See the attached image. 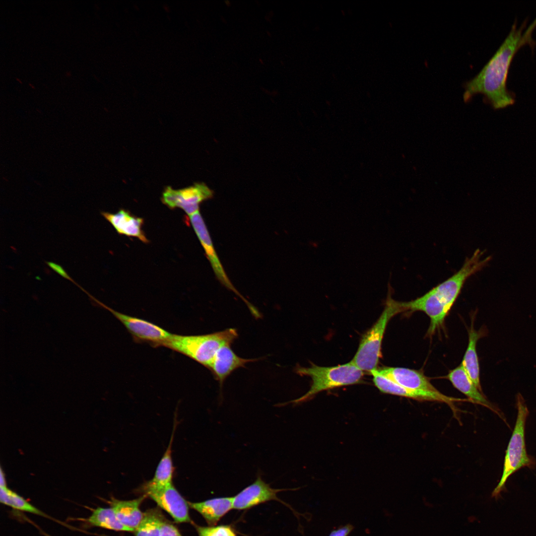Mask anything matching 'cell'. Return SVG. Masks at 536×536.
Instances as JSON below:
<instances>
[{
    "instance_id": "obj_21",
    "label": "cell",
    "mask_w": 536,
    "mask_h": 536,
    "mask_svg": "<svg viewBox=\"0 0 536 536\" xmlns=\"http://www.w3.org/2000/svg\"><path fill=\"white\" fill-rule=\"evenodd\" d=\"M84 520L92 526L116 531L134 532L119 521L111 507H98L93 510L88 518Z\"/></svg>"
},
{
    "instance_id": "obj_30",
    "label": "cell",
    "mask_w": 536,
    "mask_h": 536,
    "mask_svg": "<svg viewBox=\"0 0 536 536\" xmlns=\"http://www.w3.org/2000/svg\"><path fill=\"white\" fill-rule=\"evenodd\" d=\"M16 80H18V81L19 82H20V83H21V82H21V81L20 80V79H18V78H16Z\"/></svg>"
},
{
    "instance_id": "obj_13",
    "label": "cell",
    "mask_w": 536,
    "mask_h": 536,
    "mask_svg": "<svg viewBox=\"0 0 536 536\" xmlns=\"http://www.w3.org/2000/svg\"><path fill=\"white\" fill-rule=\"evenodd\" d=\"M258 360L241 358L232 350L231 344H226L219 349L208 368L219 382L221 390L224 380L233 371Z\"/></svg>"
},
{
    "instance_id": "obj_12",
    "label": "cell",
    "mask_w": 536,
    "mask_h": 536,
    "mask_svg": "<svg viewBox=\"0 0 536 536\" xmlns=\"http://www.w3.org/2000/svg\"><path fill=\"white\" fill-rule=\"evenodd\" d=\"M287 490L271 487L259 475L253 483L233 497V508L245 510L271 500L283 502L277 497V494Z\"/></svg>"
},
{
    "instance_id": "obj_22",
    "label": "cell",
    "mask_w": 536,
    "mask_h": 536,
    "mask_svg": "<svg viewBox=\"0 0 536 536\" xmlns=\"http://www.w3.org/2000/svg\"><path fill=\"white\" fill-rule=\"evenodd\" d=\"M0 500L1 503L13 509L53 519L6 486H0Z\"/></svg>"
},
{
    "instance_id": "obj_20",
    "label": "cell",
    "mask_w": 536,
    "mask_h": 536,
    "mask_svg": "<svg viewBox=\"0 0 536 536\" xmlns=\"http://www.w3.org/2000/svg\"><path fill=\"white\" fill-rule=\"evenodd\" d=\"M175 429V428H173L169 445L156 468L153 477L147 482L144 486L159 487L172 483L174 468L173 465L171 450Z\"/></svg>"
},
{
    "instance_id": "obj_18",
    "label": "cell",
    "mask_w": 536,
    "mask_h": 536,
    "mask_svg": "<svg viewBox=\"0 0 536 536\" xmlns=\"http://www.w3.org/2000/svg\"><path fill=\"white\" fill-rule=\"evenodd\" d=\"M145 496V494L130 500H120L112 498L109 503L119 521L124 526L134 531L143 517L144 513L140 510L139 506Z\"/></svg>"
},
{
    "instance_id": "obj_25",
    "label": "cell",
    "mask_w": 536,
    "mask_h": 536,
    "mask_svg": "<svg viewBox=\"0 0 536 536\" xmlns=\"http://www.w3.org/2000/svg\"><path fill=\"white\" fill-rule=\"evenodd\" d=\"M160 536H182L175 526L162 517L160 525Z\"/></svg>"
},
{
    "instance_id": "obj_17",
    "label": "cell",
    "mask_w": 536,
    "mask_h": 536,
    "mask_svg": "<svg viewBox=\"0 0 536 536\" xmlns=\"http://www.w3.org/2000/svg\"><path fill=\"white\" fill-rule=\"evenodd\" d=\"M448 378L454 387L469 397L471 401L484 405L500 415L481 391L475 386L462 364L451 370Z\"/></svg>"
},
{
    "instance_id": "obj_16",
    "label": "cell",
    "mask_w": 536,
    "mask_h": 536,
    "mask_svg": "<svg viewBox=\"0 0 536 536\" xmlns=\"http://www.w3.org/2000/svg\"><path fill=\"white\" fill-rule=\"evenodd\" d=\"M189 506L199 513L209 526H215L233 508V497H217L202 502H188Z\"/></svg>"
},
{
    "instance_id": "obj_7",
    "label": "cell",
    "mask_w": 536,
    "mask_h": 536,
    "mask_svg": "<svg viewBox=\"0 0 536 536\" xmlns=\"http://www.w3.org/2000/svg\"><path fill=\"white\" fill-rule=\"evenodd\" d=\"M87 294L99 305L110 311L124 325L136 340L148 342L155 346H162L172 335L152 323L115 311L88 293Z\"/></svg>"
},
{
    "instance_id": "obj_9",
    "label": "cell",
    "mask_w": 536,
    "mask_h": 536,
    "mask_svg": "<svg viewBox=\"0 0 536 536\" xmlns=\"http://www.w3.org/2000/svg\"><path fill=\"white\" fill-rule=\"evenodd\" d=\"M145 495L166 511L178 523L191 522L188 502L182 497L172 483L159 487L144 486Z\"/></svg>"
},
{
    "instance_id": "obj_19",
    "label": "cell",
    "mask_w": 536,
    "mask_h": 536,
    "mask_svg": "<svg viewBox=\"0 0 536 536\" xmlns=\"http://www.w3.org/2000/svg\"><path fill=\"white\" fill-rule=\"evenodd\" d=\"M483 334L474 330L472 325L469 331V343L461 364L472 381L481 391L479 379V367L476 346L477 340Z\"/></svg>"
},
{
    "instance_id": "obj_10",
    "label": "cell",
    "mask_w": 536,
    "mask_h": 536,
    "mask_svg": "<svg viewBox=\"0 0 536 536\" xmlns=\"http://www.w3.org/2000/svg\"><path fill=\"white\" fill-rule=\"evenodd\" d=\"M375 386L383 393L401 396L417 401L444 402L453 405L454 402L466 401L446 396L438 391L413 390L405 388L378 373L376 370L370 372Z\"/></svg>"
},
{
    "instance_id": "obj_3",
    "label": "cell",
    "mask_w": 536,
    "mask_h": 536,
    "mask_svg": "<svg viewBox=\"0 0 536 536\" xmlns=\"http://www.w3.org/2000/svg\"><path fill=\"white\" fill-rule=\"evenodd\" d=\"M237 337V331L232 328L201 335L172 334L162 346L185 355L208 368L219 349L224 345L231 344Z\"/></svg>"
},
{
    "instance_id": "obj_2",
    "label": "cell",
    "mask_w": 536,
    "mask_h": 536,
    "mask_svg": "<svg viewBox=\"0 0 536 536\" xmlns=\"http://www.w3.org/2000/svg\"><path fill=\"white\" fill-rule=\"evenodd\" d=\"M482 255L480 250H476L452 276L421 297L404 302L406 310L422 311L430 318L428 335H433L442 326L465 282L485 265L487 260H481Z\"/></svg>"
},
{
    "instance_id": "obj_1",
    "label": "cell",
    "mask_w": 536,
    "mask_h": 536,
    "mask_svg": "<svg viewBox=\"0 0 536 536\" xmlns=\"http://www.w3.org/2000/svg\"><path fill=\"white\" fill-rule=\"evenodd\" d=\"M525 23L517 28L514 24L499 48L481 71L465 85L464 99L468 100L481 93L495 108L505 107L514 99L506 87L509 68L518 48L524 43L523 30Z\"/></svg>"
},
{
    "instance_id": "obj_24",
    "label": "cell",
    "mask_w": 536,
    "mask_h": 536,
    "mask_svg": "<svg viewBox=\"0 0 536 536\" xmlns=\"http://www.w3.org/2000/svg\"><path fill=\"white\" fill-rule=\"evenodd\" d=\"M196 528L199 536H237L234 529L229 525L196 526Z\"/></svg>"
},
{
    "instance_id": "obj_6",
    "label": "cell",
    "mask_w": 536,
    "mask_h": 536,
    "mask_svg": "<svg viewBox=\"0 0 536 536\" xmlns=\"http://www.w3.org/2000/svg\"><path fill=\"white\" fill-rule=\"evenodd\" d=\"M403 302L388 297L381 315L362 336L357 350L351 361L363 371L370 372L377 369L381 356V346L384 334L390 320L397 314L405 311Z\"/></svg>"
},
{
    "instance_id": "obj_28",
    "label": "cell",
    "mask_w": 536,
    "mask_h": 536,
    "mask_svg": "<svg viewBox=\"0 0 536 536\" xmlns=\"http://www.w3.org/2000/svg\"><path fill=\"white\" fill-rule=\"evenodd\" d=\"M0 486H6L4 473L0 469Z\"/></svg>"
},
{
    "instance_id": "obj_4",
    "label": "cell",
    "mask_w": 536,
    "mask_h": 536,
    "mask_svg": "<svg viewBox=\"0 0 536 536\" xmlns=\"http://www.w3.org/2000/svg\"><path fill=\"white\" fill-rule=\"evenodd\" d=\"M517 419L506 451L501 478L492 492V497L495 499L505 489L506 481L512 474L523 467L533 469L536 466V460L526 450L525 426L529 411L520 394L517 396Z\"/></svg>"
},
{
    "instance_id": "obj_23",
    "label": "cell",
    "mask_w": 536,
    "mask_h": 536,
    "mask_svg": "<svg viewBox=\"0 0 536 536\" xmlns=\"http://www.w3.org/2000/svg\"><path fill=\"white\" fill-rule=\"evenodd\" d=\"M162 516L155 510L144 513L143 517L135 529V536H160V525Z\"/></svg>"
},
{
    "instance_id": "obj_27",
    "label": "cell",
    "mask_w": 536,
    "mask_h": 536,
    "mask_svg": "<svg viewBox=\"0 0 536 536\" xmlns=\"http://www.w3.org/2000/svg\"><path fill=\"white\" fill-rule=\"evenodd\" d=\"M536 26V18L534 21V22L532 23V24L529 27L528 29L525 31V33L524 34V39L525 41H526V42H529V41L530 40V38L531 37V34L532 31H533V30L534 29V28Z\"/></svg>"
},
{
    "instance_id": "obj_15",
    "label": "cell",
    "mask_w": 536,
    "mask_h": 536,
    "mask_svg": "<svg viewBox=\"0 0 536 536\" xmlns=\"http://www.w3.org/2000/svg\"><path fill=\"white\" fill-rule=\"evenodd\" d=\"M376 370L380 374L405 388L413 390L438 391L420 371L395 367H385Z\"/></svg>"
},
{
    "instance_id": "obj_14",
    "label": "cell",
    "mask_w": 536,
    "mask_h": 536,
    "mask_svg": "<svg viewBox=\"0 0 536 536\" xmlns=\"http://www.w3.org/2000/svg\"><path fill=\"white\" fill-rule=\"evenodd\" d=\"M101 214L119 234L135 237L143 243H148L149 240L142 229L144 223L142 218L137 217L124 209L114 213L102 211Z\"/></svg>"
},
{
    "instance_id": "obj_29",
    "label": "cell",
    "mask_w": 536,
    "mask_h": 536,
    "mask_svg": "<svg viewBox=\"0 0 536 536\" xmlns=\"http://www.w3.org/2000/svg\"><path fill=\"white\" fill-rule=\"evenodd\" d=\"M67 75H68V76H69V75H70V72H69V71H67Z\"/></svg>"
},
{
    "instance_id": "obj_5",
    "label": "cell",
    "mask_w": 536,
    "mask_h": 536,
    "mask_svg": "<svg viewBox=\"0 0 536 536\" xmlns=\"http://www.w3.org/2000/svg\"><path fill=\"white\" fill-rule=\"evenodd\" d=\"M296 372L301 376L310 377L312 384L309 391L304 395L290 402L297 404L306 402L323 391L361 383L364 375V371L351 361L344 364L330 367L315 364L309 367L298 366Z\"/></svg>"
},
{
    "instance_id": "obj_31",
    "label": "cell",
    "mask_w": 536,
    "mask_h": 536,
    "mask_svg": "<svg viewBox=\"0 0 536 536\" xmlns=\"http://www.w3.org/2000/svg\"><path fill=\"white\" fill-rule=\"evenodd\" d=\"M29 85L32 87V88H34V87L32 84H31L30 83H29Z\"/></svg>"
},
{
    "instance_id": "obj_8",
    "label": "cell",
    "mask_w": 536,
    "mask_h": 536,
    "mask_svg": "<svg viewBox=\"0 0 536 536\" xmlns=\"http://www.w3.org/2000/svg\"><path fill=\"white\" fill-rule=\"evenodd\" d=\"M213 192L203 183L181 190L167 187L163 193L162 202L171 209H182L188 216L199 211L200 204L213 197Z\"/></svg>"
},
{
    "instance_id": "obj_11",
    "label": "cell",
    "mask_w": 536,
    "mask_h": 536,
    "mask_svg": "<svg viewBox=\"0 0 536 536\" xmlns=\"http://www.w3.org/2000/svg\"><path fill=\"white\" fill-rule=\"evenodd\" d=\"M189 218L217 278L223 285L242 297L246 303L247 302V301L236 290L228 278L215 250L207 228L200 211L189 216Z\"/></svg>"
},
{
    "instance_id": "obj_26",
    "label": "cell",
    "mask_w": 536,
    "mask_h": 536,
    "mask_svg": "<svg viewBox=\"0 0 536 536\" xmlns=\"http://www.w3.org/2000/svg\"><path fill=\"white\" fill-rule=\"evenodd\" d=\"M353 529L352 525L348 524L332 530L329 536H348Z\"/></svg>"
}]
</instances>
